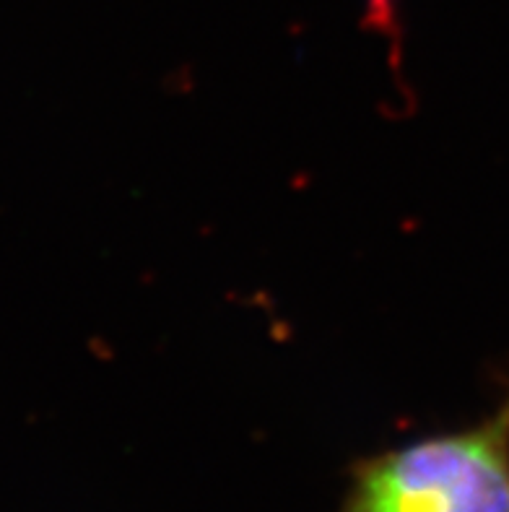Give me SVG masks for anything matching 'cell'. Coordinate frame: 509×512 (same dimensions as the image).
<instances>
[{
    "label": "cell",
    "mask_w": 509,
    "mask_h": 512,
    "mask_svg": "<svg viewBox=\"0 0 509 512\" xmlns=\"http://www.w3.org/2000/svg\"><path fill=\"white\" fill-rule=\"evenodd\" d=\"M338 512H509V390L473 427L359 458Z\"/></svg>",
    "instance_id": "1"
},
{
    "label": "cell",
    "mask_w": 509,
    "mask_h": 512,
    "mask_svg": "<svg viewBox=\"0 0 509 512\" xmlns=\"http://www.w3.org/2000/svg\"><path fill=\"white\" fill-rule=\"evenodd\" d=\"M367 13L364 24L372 26L374 32L385 34L393 47V63H398V52L403 45V29H400V0H364Z\"/></svg>",
    "instance_id": "2"
}]
</instances>
